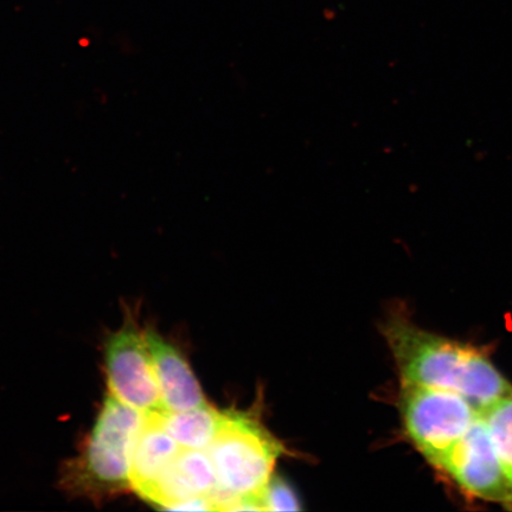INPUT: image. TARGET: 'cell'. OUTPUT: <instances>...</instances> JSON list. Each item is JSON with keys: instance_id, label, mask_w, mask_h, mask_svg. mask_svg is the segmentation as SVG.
Masks as SVG:
<instances>
[{"instance_id": "cell-4", "label": "cell", "mask_w": 512, "mask_h": 512, "mask_svg": "<svg viewBox=\"0 0 512 512\" xmlns=\"http://www.w3.org/2000/svg\"><path fill=\"white\" fill-rule=\"evenodd\" d=\"M399 411L406 437L437 470L479 413L462 395L409 383H401Z\"/></svg>"}, {"instance_id": "cell-11", "label": "cell", "mask_w": 512, "mask_h": 512, "mask_svg": "<svg viewBox=\"0 0 512 512\" xmlns=\"http://www.w3.org/2000/svg\"><path fill=\"white\" fill-rule=\"evenodd\" d=\"M480 414L507 479L512 510V393L483 407Z\"/></svg>"}, {"instance_id": "cell-8", "label": "cell", "mask_w": 512, "mask_h": 512, "mask_svg": "<svg viewBox=\"0 0 512 512\" xmlns=\"http://www.w3.org/2000/svg\"><path fill=\"white\" fill-rule=\"evenodd\" d=\"M144 335L155 367L164 411L183 412L206 405L208 402L201 384L182 352L152 328L144 331Z\"/></svg>"}, {"instance_id": "cell-1", "label": "cell", "mask_w": 512, "mask_h": 512, "mask_svg": "<svg viewBox=\"0 0 512 512\" xmlns=\"http://www.w3.org/2000/svg\"><path fill=\"white\" fill-rule=\"evenodd\" d=\"M382 334L400 383L457 393L478 409L512 393V384L482 349L422 329L406 312L390 313Z\"/></svg>"}, {"instance_id": "cell-9", "label": "cell", "mask_w": 512, "mask_h": 512, "mask_svg": "<svg viewBox=\"0 0 512 512\" xmlns=\"http://www.w3.org/2000/svg\"><path fill=\"white\" fill-rule=\"evenodd\" d=\"M182 448L160 424L157 412L146 415L134 447L131 486L139 496L156 482Z\"/></svg>"}, {"instance_id": "cell-3", "label": "cell", "mask_w": 512, "mask_h": 512, "mask_svg": "<svg viewBox=\"0 0 512 512\" xmlns=\"http://www.w3.org/2000/svg\"><path fill=\"white\" fill-rule=\"evenodd\" d=\"M283 452L284 446L254 416L224 411L207 450L219 483L216 511H226L236 498L261 499Z\"/></svg>"}, {"instance_id": "cell-2", "label": "cell", "mask_w": 512, "mask_h": 512, "mask_svg": "<svg viewBox=\"0 0 512 512\" xmlns=\"http://www.w3.org/2000/svg\"><path fill=\"white\" fill-rule=\"evenodd\" d=\"M145 420L146 414L108 393L79 456L63 466L62 488L95 503L132 490L134 447Z\"/></svg>"}, {"instance_id": "cell-5", "label": "cell", "mask_w": 512, "mask_h": 512, "mask_svg": "<svg viewBox=\"0 0 512 512\" xmlns=\"http://www.w3.org/2000/svg\"><path fill=\"white\" fill-rule=\"evenodd\" d=\"M105 369L114 398L146 415L164 411L145 335L131 312L123 326L107 338Z\"/></svg>"}, {"instance_id": "cell-10", "label": "cell", "mask_w": 512, "mask_h": 512, "mask_svg": "<svg viewBox=\"0 0 512 512\" xmlns=\"http://www.w3.org/2000/svg\"><path fill=\"white\" fill-rule=\"evenodd\" d=\"M160 424L185 450L207 451L219 431L223 412L206 405L183 412H157Z\"/></svg>"}, {"instance_id": "cell-12", "label": "cell", "mask_w": 512, "mask_h": 512, "mask_svg": "<svg viewBox=\"0 0 512 512\" xmlns=\"http://www.w3.org/2000/svg\"><path fill=\"white\" fill-rule=\"evenodd\" d=\"M261 503L264 511H300V502L296 492L285 480L272 477L262 492Z\"/></svg>"}, {"instance_id": "cell-6", "label": "cell", "mask_w": 512, "mask_h": 512, "mask_svg": "<svg viewBox=\"0 0 512 512\" xmlns=\"http://www.w3.org/2000/svg\"><path fill=\"white\" fill-rule=\"evenodd\" d=\"M465 494L511 510V497L501 463L482 414L440 466Z\"/></svg>"}, {"instance_id": "cell-7", "label": "cell", "mask_w": 512, "mask_h": 512, "mask_svg": "<svg viewBox=\"0 0 512 512\" xmlns=\"http://www.w3.org/2000/svg\"><path fill=\"white\" fill-rule=\"evenodd\" d=\"M217 491L219 483L207 451L182 448L140 497L159 508L175 510L179 504L195 498H211L215 503Z\"/></svg>"}]
</instances>
